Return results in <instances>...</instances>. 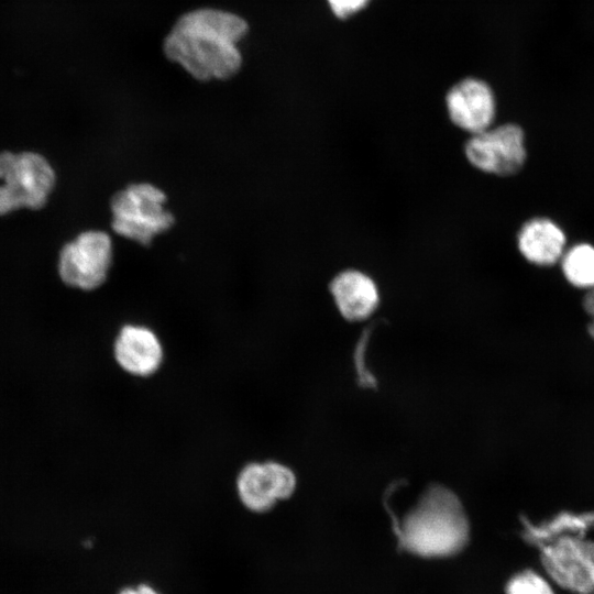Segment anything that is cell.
I'll return each instance as SVG.
<instances>
[{"mask_svg": "<svg viewBox=\"0 0 594 594\" xmlns=\"http://www.w3.org/2000/svg\"><path fill=\"white\" fill-rule=\"evenodd\" d=\"M246 32V22L234 13L198 9L177 20L164 41V52L198 80L227 79L240 69L238 42Z\"/></svg>", "mask_w": 594, "mask_h": 594, "instance_id": "obj_1", "label": "cell"}, {"mask_svg": "<svg viewBox=\"0 0 594 594\" xmlns=\"http://www.w3.org/2000/svg\"><path fill=\"white\" fill-rule=\"evenodd\" d=\"M469 531L462 503L442 485L429 486L396 527L399 544L426 558L460 552L468 542Z\"/></svg>", "mask_w": 594, "mask_h": 594, "instance_id": "obj_2", "label": "cell"}, {"mask_svg": "<svg viewBox=\"0 0 594 594\" xmlns=\"http://www.w3.org/2000/svg\"><path fill=\"white\" fill-rule=\"evenodd\" d=\"M110 210L113 231L141 245L151 244L175 222L165 191L151 183H133L116 193Z\"/></svg>", "mask_w": 594, "mask_h": 594, "instance_id": "obj_3", "label": "cell"}, {"mask_svg": "<svg viewBox=\"0 0 594 594\" xmlns=\"http://www.w3.org/2000/svg\"><path fill=\"white\" fill-rule=\"evenodd\" d=\"M299 486L298 474L287 462L276 459H254L244 462L233 479V490L240 506L252 515H266L292 499Z\"/></svg>", "mask_w": 594, "mask_h": 594, "instance_id": "obj_4", "label": "cell"}, {"mask_svg": "<svg viewBox=\"0 0 594 594\" xmlns=\"http://www.w3.org/2000/svg\"><path fill=\"white\" fill-rule=\"evenodd\" d=\"M0 178V216L20 208H42L55 183L50 163L34 152H1Z\"/></svg>", "mask_w": 594, "mask_h": 594, "instance_id": "obj_5", "label": "cell"}, {"mask_svg": "<svg viewBox=\"0 0 594 594\" xmlns=\"http://www.w3.org/2000/svg\"><path fill=\"white\" fill-rule=\"evenodd\" d=\"M463 152L475 169L495 176L518 173L527 158L524 131L514 123L491 125L471 134Z\"/></svg>", "mask_w": 594, "mask_h": 594, "instance_id": "obj_6", "label": "cell"}, {"mask_svg": "<svg viewBox=\"0 0 594 594\" xmlns=\"http://www.w3.org/2000/svg\"><path fill=\"white\" fill-rule=\"evenodd\" d=\"M112 257L110 235L100 230H88L63 246L58 273L66 285L94 290L105 284Z\"/></svg>", "mask_w": 594, "mask_h": 594, "instance_id": "obj_7", "label": "cell"}, {"mask_svg": "<svg viewBox=\"0 0 594 594\" xmlns=\"http://www.w3.org/2000/svg\"><path fill=\"white\" fill-rule=\"evenodd\" d=\"M116 366L127 376L150 380L156 376L166 362V348L158 332L141 322L123 323L111 343Z\"/></svg>", "mask_w": 594, "mask_h": 594, "instance_id": "obj_8", "label": "cell"}, {"mask_svg": "<svg viewBox=\"0 0 594 594\" xmlns=\"http://www.w3.org/2000/svg\"><path fill=\"white\" fill-rule=\"evenodd\" d=\"M541 561L552 580L578 594L594 592V542L566 536L540 547Z\"/></svg>", "mask_w": 594, "mask_h": 594, "instance_id": "obj_9", "label": "cell"}, {"mask_svg": "<svg viewBox=\"0 0 594 594\" xmlns=\"http://www.w3.org/2000/svg\"><path fill=\"white\" fill-rule=\"evenodd\" d=\"M446 107L451 122L470 135L493 125L496 114L492 88L477 78H464L452 86Z\"/></svg>", "mask_w": 594, "mask_h": 594, "instance_id": "obj_10", "label": "cell"}, {"mask_svg": "<svg viewBox=\"0 0 594 594\" xmlns=\"http://www.w3.org/2000/svg\"><path fill=\"white\" fill-rule=\"evenodd\" d=\"M329 292L341 317L351 322L371 317L381 301L376 280L359 268H345L336 274Z\"/></svg>", "mask_w": 594, "mask_h": 594, "instance_id": "obj_11", "label": "cell"}, {"mask_svg": "<svg viewBox=\"0 0 594 594\" xmlns=\"http://www.w3.org/2000/svg\"><path fill=\"white\" fill-rule=\"evenodd\" d=\"M565 237L562 230L551 220L534 218L519 229L517 246L520 254L536 265H551L563 252Z\"/></svg>", "mask_w": 594, "mask_h": 594, "instance_id": "obj_12", "label": "cell"}, {"mask_svg": "<svg viewBox=\"0 0 594 594\" xmlns=\"http://www.w3.org/2000/svg\"><path fill=\"white\" fill-rule=\"evenodd\" d=\"M592 528H594V512L563 510L538 525L525 521L524 537L540 548L562 537L585 536Z\"/></svg>", "mask_w": 594, "mask_h": 594, "instance_id": "obj_13", "label": "cell"}, {"mask_svg": "<svg viewBox=\"0 0 594 594\" xmlns=\"http://www.w3.org/2000/svg\"><path fill=\"white\" fill-rule=\"evenodd\" d=\"M562 270L566 279L579 288L594 287V248L578 244L563 256Z\"/></svg>", "mask_w": 594, "mask_h": 594, "instance_id": "obj_14", "label": "cell"}, {"mask_svg": "<svg viewBox=\"0 0 594 594\" xmlns=\"http://www.w3.org/2000/svg\"><path fill=\"white\" fill-rule=\"evenodd\" d=\"M507 594H554L549 583L534 571L515 575L507 584Z\"/></svg>", "mask_w": 594, "mask_h": 594, "instance_id": "obj_15", "label": "cell"}, {"mask_svg": "<svg viewBox=\"0 0 594 594\" xmlns=\"http://www.w3.org/2000/svg\"><path fill=\"white\" fill-rule=\"evenodd\" d=\"M331 11L340 19H346L362 9H364L370 0H327Z\"/></svg>", "mask_w": 594, "mask_h": 594, "instance_id": "obj_16", "label": "cell"}, {"mask_svg": "<svg viewBox=\"0 0 594 594\" xmlns=\"http://www.w3.org/2000/svg\"><path fill=\"white\" fill-rule=\"evenodd\" d=\"M117 594H163V592L148 582H139L121 587Z\"/></svg>", "mask_w": 594, "mask_h": 594, "instance_id": "obj_17", "label": "cell"}, {"mask_svg": "<svg viewBox=\"0 0 594 594\" xmlns=\"http://www.w3.org/2000/svg\"><path fill=\"white\" fill-rule=\"evenodd\" d=\"M583 307L586 314L591 317V321L587 326V330L592 339L594 340V287L588 289L584 296Z\"/></svg>", "mask_w": 594, "mask_h": 594, "instance_id": "obj_18", "label": "cell"}]
</instances>
